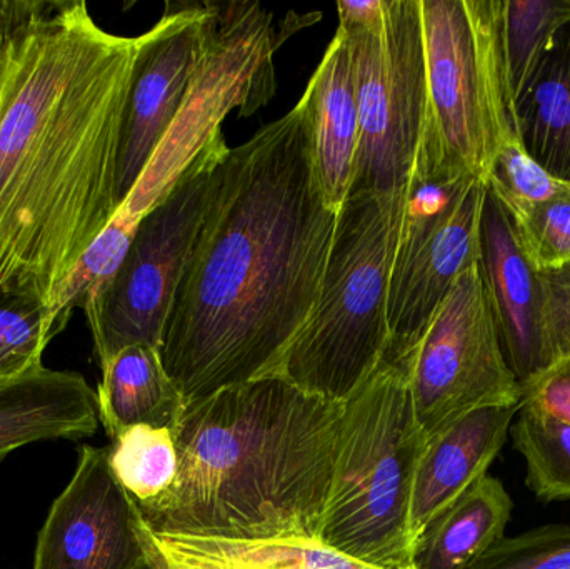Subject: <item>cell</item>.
<instances>
[{
	"instance_id": "6da1fadb",
	"label": "cell",
	"mask_w": 570,
	"mask_h": 569,
	"mask_svg": "<svg viewBox=\"0 0 570 569\" xmlns=\"http://www.w3.org/2000/svg\"><path fill=\"white\" fill-rule=\"evenodd\" d=\"M136 59L137 37L100 29L86 2H59L0 57V304L50 321L80 257L119 213Z\"/></svg>"
},
{
	"instance_id": "7a4b0ae2",
	"label": "cell",
	"mask_w": 570,
	"mask_h": 569,
	"mask_svg": "<svg viewBox=\"0 0 570 569\" xmlns=\"http://www.w3.org/2000/svg\"><path fill=\"white\" fill-rule=\"evenodd\" d=\"M337 216L304 97L229 150L160 346L186 406L276 373L314 310Z\"/></svg>"
},
{
	"instance_id": "3957f363",
	"label": "cell",
	"mask_w": 570,
	"mask_h": 569,
	"mask_svg": "<svg viewBox=\"0 0 570 569\" xmlns=\"http://www.w3.org/2000/svg\"><path fill=\"white\" fill-rule=\"evenodd\" d=\"M344 403L267 376L187 404L173 431L176 483L139 507L157 534L318 540Z\"/></svg>"
},
{
	"instance_id": "277c9868",
	"label": "cell",
	"mask_w": 570,
	"mask_h": 569,
	"mask_svg": "<svg viewBox=\"0 0 570 569\" xmlns=\"http://www.w3.org/2000/svg\"><path fill=\"white\" fill-rule=\"evenodd\" d=\"M425 444L412 403L409 353L389 347L344 403L318 541L371 567L417 569L409 511Z\"/></svg>"
},
{
	"instance_id": "5b68a950",
	"label": "cell",
	"mask_w": 570,
	"mask_h": 569,
	"mask_svg": "<svg viewBox=\"0 0 570 569\" xmlns=\"http://www.w3.org/2000/svg\"><path fill=\"white\" fill-rule=\"evenodd\" d=\"M399 226L374 194H351L314 310L273 376L322 400L345 403L391 344L389 277Z\"/></svg>"
},
{
	"instance_id": "8992f818",
	"label": "cell",
	"mask_w": 570,
	"mask_h": 569,
	"mask_svg": "<svg viewBox=\"0 0 570 569\" xmlns=\"http://www.w3.org/2000/svg\"><path fill=\"white\" fill-rule=\"evenodd\" d=\"M428 129L415 169L488 183L518 134L502 43V0H419Z\"/></svg>"
},
{
	"instance_id": "52a82bcc",
	"label": "cell",
	"mask_w": 570,
	"mask_h": 569,
	"mask_svg": "<svg viewBox=\"0 0 570 569\" xmlns=\"http://www.w3.org/2000/svg\"><path fill=\"white\" fill-rule=\"evenodd\" d=\"M337 30L351 50L361 126L351 194H374L401 229L428 129L419 0H384L371 20L338 22Z\"/></svg>"
},
{
	"instance_id": "ba28073f",
	"label": "cell",
	"mask_w": 570,
	"mask_h": 569,
	"mask_svg": "<svg viewBox=\"0 0 570 569\" xmlns=\"http://www.w3.org/2000/svg\"><path fill=\"white\" fill-rule=\"evenodd\" d=\"M229 150L219 127L140 217L119 269L83 304L100 367L136 344L160 353L177 287L219 193Z\"/></svg>"
},
{
	"instance_id": "9c48e42d",
	"label": "cell",
	"mask_w": 570,
	"mask_h": 569,
	"mask_svg": "<svg viewBox=\"0 0 570 569\" xmlns=\"http://www.w3.org/2000/svg\"><path fill=\"white\" fill-rule=\"evenodd\" d=\"M409 383L425 441L474 411L521 404L481 263L455 281L409 351Z\"/></svg>"
},
{
	"instance_id": "30bf717a",
	"label": "cell",
	"mask_w": 570,
	"mask_h": 569,
	"mask_svg": "<svg viewBox=\"0 0 570 569\" xmlns=\"http://www.w3.org/2000/svg\"><path fill=\"white\" fill-rule=\"evenodd\" d=\"M485 196L479 179L412 176L389 277L391 350H414L455 281L481 263Z\"/></svg>"
},
{
	"instance_id": "8fae6325",
	"label": "cell",
	"mask_w": 570,
	"mask_h": 569,
	"mask_svg": "<svg viewBox=\"0 0 570 569\" xmlns=\"http://www.w3.org/2000/svg\"><path fill=\"white\" fill-rule=\"evenodd\" d=\"M216 13L213 42L194 77L186 104L119 209L134 219H140L170 189L230 109L240 107L243 116L259 109L246 92L257 87L274 96L267 12L259 3H216Z\"/></svg>"
},
{
	"instance_id": "7c38bea8",
	"label": "cell",
	"mask_w": 570,
	"mask_h": 569,
	"mask_svg": "<svg viewBox=\"0 0 570 569\" xmlns=\"http://www.w3.org/2000/svg\"><path fill=\"white\" fill-rule=\"evenodd\" d=\"M154 531L117 483L107 448H80L76 473L37 537L33 569H153Z\"/></svg>"
},
{
	"instance_id": "4fadbf2b",
	"label": "cell",
	"mask_w": 570,
	"mask_h": 569,
	"mask_svg": "<svg viewBox=\"0 0 570 569\" xmlns=\"http://www.w3.org/2000/svg\"><path fill=\"white\" fill-rule=\"evenodd\" d=\"M216 19V3H167L159 22L137 37L120 144V207L179 117L213 42Z\"/></svg>"
},
{
	"instance_id": "5bb4252c",
	"label": "cell",
	"mask_w": 570,
	"mask_h": 569,
	"mask_svg": "<svg viewBox=\"0 0 570 569\" xmlns=\"http://www.w3.org/2000/svg\"><path fill=\"white\" fill-rule=\"evenodd\" d=\"M481 269L509 366L524 383L552 363L544 277L489 193L482 213Z\"/></svg>"
},
{
	"instance_id": "9a60e30c",
	"label": "cell",
	"mask_w": 570,
	"mask_h": 569,
	"mask_svg": "<svg viewBox=\"0 0 570 569\" xmlns=\"http://www.w3.org/2000/svg\"><path fill=\"white\" fill-rule=\"evenodd\" d=\"M518 413L519 406L474 411L428 441L415 470L409 511L415 548L439 517L488 477Z\"/></svg>"
},
{
	"instance_id": "2e32d148",
	"label": "cell",
	"mask_w": 570,
	"mask_h": 569,
	"mask_svg": "<svg viewBox=\"0 0 570 569\" xmlns=\"http://www.w3.org/2000/svg\"><path fill=\"white\" fill-rule=\"evenodd\" d=\"M99 404L82 374L39 366L0 383V460L37 441L96 434Z\"/></svg>"
},
{
	"instance_id": "e0dca14e",
	"label": "cell",
	"mask_w": 570,
	"mask_h": 569,
	"mask_svg": "<svg viewBox=\"0 0 570 569\" xmlns=\"http://www.w3.org/2000/svg\"><path fill=\"white\" fill-rule=\"evenodd\" d=\"M302 97L311 112L322 193L331 209L338 214L351 194L361 134L351 50L341 30L328 43Z\"/></svg>"
},
{
	"instance_id": "ac0fdd59",
	"label": "cell",
	"mask_w": 570,
	"mask_h": 569,
	"mask_svg": "<svg viewBox=\"0 0 570 569\" xmlns=\"http://www.w3.org/2000/svg\"><path fill=\"white\" fill-rule=\"evenodd\" d=\"M100 370L102 381L96 391L99 421L110 440L139 424L176 430L186 401L156 347H126Z\"/></svg>"
},
{
	"instance_id": "d6986e66",
	"label": "cell",
	"mask_w": 570,
	"mask_h": 569,
	"mask_svg": "<svg viewBox=\"0 0 570 569\" xmlns=\"http://www.w3.org/2000/svg\"><path fill=\"white\" fill-rule=\"evenodd\" d=\"M514 501L499 478H482L429 527L415 553L417 569H469L505 537Z\"/></svg>"
},
{
	"instance_id": "ffe728a7",
	"label": "cell",
	"mask_w": 570,
	"mask_h": 569,
	"mask_svg": "<svg viewBox=\"0 0 570 569\" xmlns=\"http://www.w3.org/2000/svg\"><path fill=\"white\" fill-rule=\"evenodd\" d=\"M515 122L528 153L570 183V26L515 102Z\"/></svg>"
},
{
	"instance_id": "44dd1931",
	"label": "cell",
	"mask_w": 570,
	"mask_h": 569,
	"mask_svg": "<svg viewBox=\"0 0 570 569\" xmlns=\"http://www.w3.org/2000/svg\"><path fill=\"white\" fill-rule=\"evenodd\" d=\"M568 26L570 0H502V43L514 107Z\"/></svg>"
},
{
	"instance_id": "7402d4cb",
	"label": "cell",
	"mask_w": 570,
	"mask_h": 569,
	"mask_svg": "<svg viewBox=\"0 0 570 569\" xmlns=\"http://www.w3.org/2000/svg\"><path fill=\"white\" fill-rule=\"evenodd\" d=\"M107 448L109 467L117 483L146 507L174 487L179 473V457L173 431L146 424L127 428Z\"/></svg>"
},
{
	"instance_id": "603a6c76",
	"label": "cell",
	"mask_w": 570,
	"mask_h": 569,
	"mask_svg": "<svg viewBox=\"0 0 570 569\" xmlns=\"http://www.w3.org/2000/svg\"><path fill=\"white\" fill-rule=\"evenodd\" d=\"M525 460V484L542 503L570 501V424L519 408L509 431Z\"/></svg>"
},
{
	"instance_id": "cb8c5ba5",
	"label": "cell",
	"mask_w": 570,
	"mask_h": 569,
	"mask_svg": "<svg viewBox=\"0 0 570 569\" xmlns=\"http://www.w3.org/2000/svg\"><path fill=\"white\" fill-rule=\"evenodd\" d=\"M485 186L514 227L570 190V183L552 176L528 153L519 134L502 147Z\"/></svg>"
},
{
	"instance_id": "d4e9b609",
	"label": "cell",
	"mask_w": 570,
	"mask_h": 569,
	"mask_svg": "<svg viewBox=\"0 0 570 569\" xmlns=\"http://www.w3.org/2000/svg\"><path fill=\"white\" fill-rule=\"evenodd\" d=\"M139 220L119 210L80 257L50 314L53 336L66 327L73 307H82L117 273L132 243Z\"/></svg>"
},
{
	"instance_id": "484cf974",
	"label": "cell",
	"mask_w": 570,
	"mask_h": 569,
	"mask_svg": "<svg viewBox=\"0 0 570 569\" xmlns=\"http://www.w3.org/2000/svg\"><path fill=\"white\" fill-rule=\"evenodd\" d=\"M184 537V534H183ZM196 547L236 561L266 569H381L361 563L334 548L311 538L233 541L216 538L186 537Z\"/></svg>"
},
{
	"instance_id": "4316f807",
	"label": "cell",
	"mask_w": 570,
	"mask_h": 569,
	"mask_svg": "<svg viewBox=\"0 0 570 569\" xmlns=\"http://www.w3.org/2000/svg\"><path fill=\"white\" fill-rule=\"evenodd\" d=\"M52 337L47 311L0 304V383L42 366Z\"/></svg>"
},
{
	"instance_id": "83f0119b",
	"label": "cell",
	"mask_w": 570,
	"mask_h": 569,
	"mask_svg": "<svg viewBox=\"0 0 570 569\" xmlns=\"http://www.w3.org/2000/svg\"><path fill=\"white\" fill-rule=\"evenodd\" d=\"M469 569H570V524L504 537Z\"/></svg>"
},
{
	"instance_id": "f1b7e54d",
	"label": "cell",
	"mask_w": 570,
	"mask_h": 569,
	"mask_svg": "<svg viewBox=\"0 0 570 569\" xmlns=\"http://www.w3.org/2000/svg\"><path fill=\"white\" fill-rule=\"evenodd\" d=\"M514 229L535 269L554 273L570 267V190Z\"/></svg>"
},
{
	"instance_id": "f546056e",
	"label": "cell",
	"mask_w": 570,
	"mask_h": 569,
	"mask_svg": "<svg viewBox=\"0 0 570 569\" xmlns=\"http://www.w3.org/2000/svg\"><path fill=\"white\" fill-rule=\"evenodd\" d=\"M519 408L570 424V354L521 383Z\"/></svg>"
},
{
	"instance_id": "4dcf8cb0",
	"label": "cell",
	"mask_w": 570,
	"mask_h": 569,
	"mask_svg": "<svg viewBox=\"0 0 570 569\" xmlns=\"http://www.w3.org/2000/svg\"><path fill=\"white\" fill-rule=\"evenodd\" d=\"M546 290V321L552 361L570 354V267L542 273Z\"/></svg>"
},
{
	"instance_id": "1f68e13d",
	"label": "cell",
	"mask_w": 570,
	"mask_h": 569,
	"mask_svg": "<svg viewBox=\"0 0 570 569\" xmlns=\"http://www.w3.org/2000/svg\"><path fill=\"white\" fill-rule=\"evenodd\" d=\"M57 7L59 2L0 0V57L17 37L49 17Z\"/></svg>"
},
{
	"instance_id": "d6a6232c",
	"label": "cell",
	"mask_w": 570,
	"mask_h": 569,
	"mask_svg": "<svg viewBox=\"0 0 570 569\" xmlns=\"http://www.w3.org/2000/svg\"><path fill=\"white\" fill-rule=\"evenodd\" d=\"M154 540H156L160 553L189 569H266L217 557V555L196 547L189 538L183 537V534L154 533Z\"/></svg>"
},
{
	"instance_id": "836d02e7",
	"label": "cell",
	"mask_w": 570,
	"mask_h": 569,
	"mask_svg": "<svg viewBox=\"0 0 570 569\" xmlns=\"http://www.w3.org/2000/svg\"><path fill=\"white\" fill-rule=\"evenodd\" d=\"M153 569H189V568L184 567V565L176 563V561L169 560V558H167L166 555L160 553V550H159V557H157L156 563H154Z\"/></svg>"
}]
</instances>
